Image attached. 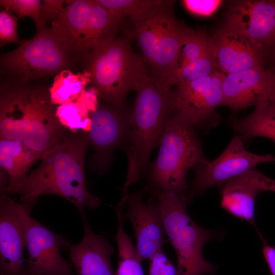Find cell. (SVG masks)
Masks as SVG:
<instances>
[{"label": "cell", "mask_w": 275, "mask_h": 275, "mask_svg": "<svg viewBox=\"0 0 275 275\" xmlns=\"http://www.w3.org/2000/svg\"><path fill=\"white\" fill-rule=\"evenodd\" d=\"M88 144L87 132L66 133L44 155L39 166L8 193L19 194L22 203L30 208L39 197L46 194L66 199L80 213L84 207H98L100 199L86 185L84 163Z\"/></svg>", "instance_id": "1"}, {"label": "cell", "mask_w": 275, "mask_h": 275, "mask_svg": "<svg viewBox=\"0 0 275 275\" xmlns=\"http://www.w3.org/2000/svg\"><path fill=\"white\" fill-rule=\"evenodd\" d=\"M49 88L32 82L3 80L0 89L1 139L21 142L38 159L66 133Z\"/></svg>", "instance_id": "2"}, {"label": "cell", "mask_w": 275, "mask_h": 275, "mask_svg": "<svg viewBox=\"0 0 275 275\" xmlns=\"http://www.w3.org/2000/svg\"><path fill=\"white\" fill-rule=\"evenodd\" d=\"M148 76L135 91L125 144L128 160L120 200L126 204L129 188L140 179L154 149L159 145L174 113V89Z\"/></svg>", "instance_id": "3"}, {"label": "cell", "mask_w": 275, "mask_h": 275, "mask_svg": "<svg viewBox=\"0 0 275 275\" xmlns=\"http://www.w3.org/2000/svg\"><path fill=\"white\" fill-rule=\"evenodd\" d=\"M126 33L92 49L82 59L98 97L124 108L129 92L136 91L148 76L142 58L133 50Z\"/></svg>", "instance_id": "4"}, {"label": "cell", "mask_w": 275, "mask_h": 275, "mask_svg": "<svg viewBox=\"0 0 275 275\" xmlns=\"http://www.w3.org/2000/svg\"><path fill=\"white\" fill-rule=\"evenodd\" d=\"M160 208L166 236L177 257V275H215L218 266L203 257V248L209 241L222 239L224 232L207 229L196 223L188 214L187 194H152Z\"/></svg>", "instance_id": "5"}, {"label": "cell", "mask_w": 275, "mask_h": 275, "mask_svg": "<svg viewBox=\"0 0 275 275\" xmlns=\"http://www.w3.org/2000/svg\"><path fill=\"white\" fill-rule=\"evenodd\" d=\"M158 155L148 175V189L157 193L187 194L190 169L209 160L204 155L195 128L174 113L165 129Z\"/></svg>", "instance_id": "6"}, {"label": "cell", "mask_w": 275, "mask_h": 275, "mask_svg": "<svg viewBox=\"0 0 275 275\" xmlns=\"http://www.w3.org/2000/svg\"><path fill=\"white\" fill-rule=\"evenodd\" d=\"M174 2L131 22L126 32L137 41L149 75L166 85L177 70L181 45L191 29L174 15Z\"/></svg>", "instance_id": "7"}, {"label": "cell", "mask_w": 275, "mask_h": 275, "mask_svg": "<svg viewBox=\"0 0 275 275\" xmlns=\"http://www.w3.org/2000/svg\"><path fill=\"white\" fill-rule=\"evenodd\" d=\"M73 59L53 30L45 26L1 56V72L5 81L27 84L68 69Z\"/></svg>", "instance_id": "8"}, {"label": "cell", "mask_w": 275, "mask_h": 275, "mask_svg": "<svg viewBox=\"0 0 275 275\" xmlns=\"http://www.w3.org/2000/svg\"><path fill=\"white\" fill-rule=\"evenodd\" d=\"M244 144L237 134L216 159L193 169L194 176L187 193L189 203L209 188L239 176L257 164L275 162V155L252 153L245 149Z\"/></svg>", "instance_id": "9"}, {"label": "cell", "mask_w": 275, "mask_h": 275, "mask_svg": "<svg viewBox=\"0 0 275 275\" xmlns=\"http://www.w3.org/2000/svg\"><path fill=\"white\" fill-rule=\"evenodd\" d=\"M17 208L24 226L28 252L25 275H72L70 265L61 254L68 242L33 218L27 206L17 203Z\"/></svg>", "instance_id": "10"}, {"label": "cell", "mask_w": 275, "mask_h": 275, "mask_svg": "<svg viewBox=\"0 0 275 275\" xmlns=\"http://www.w3.org/2000/svg\"><path fill=\"white\" fill-rule=\"evenodd\" d=\"M226 74L217 71L209 76L177 86L174 113L196 127L215 126L216 108L223 104L222 85Z\"/></svg>", "instance_id": "11"}, {"label": "cell", "mask_w": 275, "mask_h": 275, "mask_svg": "<svg viewBox=\"0 0 275 275\" xmlns=\"http://www.w3.org/2000/svg\"><path fill=\"white\" fill-rule=\"evenodd\" d=\"M224 24L268 53L275 40V1H231L225 14Z\"/></svg>", "instance_id": "12"}, {"label": "cell", "mask_w": 275, "mask_h": 275, "mask_svg": "<svg viewBox=\"0 0 275 275\" xmlns=\"http://www.w3.org/2000/svg\"><path fill=\"white\" fill-rule=\"evenodd\" d=\"M126 203L123 218L132 226L138 259L149 260L167 242L158 203L155 198L145 202L142 191L128 194Z\"/></svg>", "instance_id": "13"}, {"label": "cell", "mask_w": 275, "mask_h": 275, "mask_svg": "<svg viewBox=\"0 0 275 275\" xmlns=\"http://www.w3.org/2000/svg\"><path fill=\"white\" fill-rule=\"evenodd\" d=\"M130 112L112 105H98L90 116L91 125L87 133L89 143L95 151L96 168L103 171L110 162L114 150L125 145Z\"/></svg>", "instance_id": "14"}, {"label": "cell", "mask_w": 275, "mask_h": 275, "mask_svg": "<svg viewBox=\"0 0 275 275\" xmlns=\"http://www.w3.org/2000/svg\"><path fill=\"white\" fill-rule=\"evenodd\" d=\"M211 37L213 55L225 74L267 64L268 53L264 49L224 24Z\"/></svg>", "instance_id": "15"}, {"label": "cell", "mask_w": 275, "mask_h": 275, "mask_svg": "<svg viewBox=\"0 0 275 275\" xmlns=\"http://www.w3.org/2000/svg\"><path fill=\"white\" fill-rule=\"evenodd\" d=\"M26 239L17 202L2 193L0 202V274L25 275Z\"/></svg>", "instance_id": "16"}, {"label": "cell", "mask_w": 275, "mask_h": 275, "mask_svg": "<svg viewBox=\"0 0 275 275\" xmlns=\"http://www.w3.org/2000/svg\"><path fill=\"white\" fill-rule=\"evenodd\" d=\"M273 74L269 67H259L226 74L222 85L223 104L234 112L255 105L270 96Z\"/></svg>", "instance_id": "17"}, {"label": "cell", "mask_w": 275, "mask_h": 275, "mask_svg": "<svg viewBox=\"0 0 275 275\" xmlns=\"http://www.w3.org/2000/svg\"><path fill=\"white\" fill-rule=\"evenodd\" d=\"M84 235L80 242L69 247V255L78 275H115L111 262L114 247L103 236L95 234L81 213Z\"/></svg>", "instance_id": "18"}, {"label": "cell", "mask_w": 275, "mask_h": 275, "mask_svg": "<svg viewBox=\"0 0 275 275\" xmlns=\"http://www.w3.org/2000/svg\"><path fill=\"white\" fill-rule=\"evenodd\" d=\"M64 11L52 22L51 28L74 58L86 54L91 0L66 1Z\"/></svg>", "instance_id": "19"}, {"label": "cell", "mask_w": 275, "mask_h": 275, "mask_svg": "<svg viewBox=\"0 0 275 275\" xmlns=\"http://www.w3.org/2000/svg\"><path fill=\"white\" fill-rule=\"evenodd\" d=\"M254 168L219 185L221 206L230 214L255 227V208L258 194L262 191L256 183Z\"/></svg>", "instance_id": "20"}, {"label": "cell", "mask_w": 275, "mask_h": 275, "mask_svg": "<svg viewBox=\"0 0 275 275\" xmlns=\"http://www.w3.org/2000/svg\"><path fill=\"white\" fill-rule=\"evenodd\" d=\"M253 112L241 118H231L230 124L244 143L257 137L275 142V104L268 97H262Z\"/></svg>", "instance_id": "21"}, {"label": "cell", "mask_w": 275, "mask_h": 275, "mask_svg": "<svg viewBox=\"0 0 275 275\" xmlns=\"http://www.w3.org/2000/svg\"><path fill=\"white\" fill-rule=\"evenodd\" d=\"M38 160L21 142L0 139V165L9 176L8 193L24 181L29 169Z\"/></svg>", "instance_id": "22"}, {"label": "cell", "mask_w": 275, "mask_h": 275, "mask_svg": "<svg viewBox=\"0 0 275 275\" xmlns=\"http://www.w3.org/2000/svg\"><path fill=\"white\" fill-rule=\"evenodd\" d=\"M124 19L104 8L97 0H91L85 56L94 48L116 38Z\"/></svg>", "instance_id": "23"}, {"label": "cell", "mask_w": 275, "mask_h": 275, "mask_svg": "<svg viewBox=\"0 0 275 275\" xmlns=\"http://www.w3.org/2000/svg\"><path fill=\"white\" fill-rule=\"evenodd\" d=\"M90 81V74L86 70L77 74L68 69L62 70L54 76L49 88L52 103L60 105L76 101Z\"/></svg>", "instance_id": "24"}, {"label": "cell", "mask_w": 275, "mask_h": 275, "mask_svg": "<svg viewBox=\"0 0 275 275\" xmlns=\"http://www.w3.org/2000/svg\"><path fill=\"white\" fill-rule=\"evenodd\" d=\"M123 207L117 205L115 208L118 224L114 238L118 251V267L115 275H144L135 246L124 228Z\"/></svg>", "instance_id": "25"}, {"label": "cell", "mask_w": 275, "mask_h": 275, "mask_svg": "<svg viewBox=\"0 0 275 275\" xmlns=\"http://www.w3.org/2000/svg\"><path fill=\"white\" fill-rule=\"evenodd\" d=\"M104 8L131 22L138 21L172 1L161 0H97Z\"/></svg>", "instance_id": "26"}, {"label": "cell", "mask_w": 275, "mask_h": 275, "mask_svg": "<svg viewBox=\"0 0 275 275\" xmlns=\"http://www.w3.org/2000/svg\"><path fill=\"white\" fill-rule=\"evenodd\" d=\"M211 53L213 46L211 36L203 30L191 29L181 45L176 71L189 62Z\"/></svg>", "instance_id": "27"}, {"label": "cell", "mask_w": 275, "mask_h": 275, "mask_svg": "<svg viewBox=\"0 0 275 275\" xmlns=\"http://www.w3.org/2000/svg\"><path fill=\"white\" fill-rule=\"evenodd\" d=\"M213 53L192 61L177 70L167 82L176 87L205 77L219 71Z\"/></svg>", "instance_id": "28"}, {"label": "cell", "mask_w": 275, "mask_h": 275, "mask_svg": "<svg viewBox=\"0 0 275 275\" xmlns=\"http://www.w3.org/2000/svg\"><path fill=\"white\" fill-rule=\"evenodd\" d=\"M56 114L61 124L70 132L89 131L91 113L79 100L58 105Z\"/></svg>", "instance_id": "29"}, {"label": "cell", "mask_w": 275, "mask_h": 275, "mask_svg": "<svg viewBox=\"0 0 275 275\" xmlns=\"http://www.w3.org/2000/svg\"><path fill=\"white\" fill-rule=\"evenodd\" d=\"M1 5L5 10L12 11L18 17L28 16L32 18L37 31L41 29L40 22L41 1L38 0H1Z\"/></svg>", "instance_id": "30"}, {"label": "cell", "mask_w": 275, "mask_h": 275, "mask_svg": "<svg viewBox=\"0 0 275 275\" xmlns=\"http://www.w3.org/2000/svg\"><path fill=\"white\" fill-rule=\"evenodd\" d=\"M18 18L7 10L1 11L0 43L1 46L9 43L20 42L17 33Z\"/></svg>", "instance_id": "31"}, {"label": "cell", "mask_w": 275, "mask_h": 275, "mask_svg": "<svg viewBox=\"0 0 275 275\" xmlns=\"http://www.w3.org/2000/svg\"><path fill=\"white\" fill-rule=\"evenodd\" d=\"M182 3L190 13L198 16L208 17L213 14L221 6L219 0H183Z\"/></svg>", "instance_id": "32"}, {"label": "cell", "mask_w": 275, "mask_h": 275, "mask_svg": "<svg viewBox=\"0 0 275 275\" xmlns=\"http://www.w3.org/2000/svg\"><path fill=\"white\" fill-rule=\"evenodd\" d=\"M149 261L148 275H177V267L168 259L162 250L154 255Z\"/></svg>", "instance_id": "33"}, {"label": "cell", "mask_w": 275, "mask_h": 275, "mask_svg": "<svg viewBox=\"0 0 275 275\" xmlns=\"http://www.w3.org/2000/svg\"><path fill=\"white\" fill-rule=\"evenodd\" d=\"M66 2L63 0L43 1L40 11L41 29L45 27L48 21L52 20V22L64 11L65 7L63 5Z\"/></svg>", "instance_id": "34"}, {"label": "cell", "mask_w": 275, "mask_h": 275, "mask_svg": "<svg viewBox=\"0 0 275 275\" xmlns=\"http://www.w3.org/2000/svg\"><path fill=\"white\" fill-rule=\"evenodd\" d=\"M262 242V253L271 275H275V246L269 244L260 232Z\"/></svg>", "instance_id": "35"}, {"label": "cell", "mask_w": 275, "mask_h": 275, "mask_svg": "<svg viewBox=\"0 0 275 275\" xmlns=\"http://www.w3.org/2000/svg\"><path fill=\"white\" fill-rule=\"evenodd\" d=\"M270 63L269 66L275 67V40L270 46L267 56V63Z\"/></svg>", "instance_id": "36"}, {"label": "cell", "mask_w": 275, "mask_h": 275, "mask_svg": "<svg viewBox=\"0 0 275 275\" xmlns=\"http://www.w3.org/2000/svg\"><path fill=\"white\" fill-rule=\"evenodd\" d=\"M273 72V83L272 90L269 98L275 104V67L269 66Z\"/></svg>", "instance_id": "37"}]
</instances>
